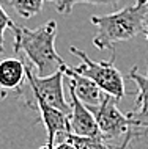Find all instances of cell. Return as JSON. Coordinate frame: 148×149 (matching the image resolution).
Returning a JSON list of instances; mask_svg holds the SVG:
<instances>
[{"label":"cell","instance_id":"1","mask_svg":"<svg viewBox=\"0 0 148 149\" xmlns=\"http://www.w3.org/2000/svg\"><path fill=\"white\" fill-rule=\"evenodd\" d=\"M10 30L14 35L13 50L22 52L30 61L38 77H47L65 66L63 58L55 49L57 22L49 21L38 29H29L13 21Z\"/></svg>","mask_w":148,"mask_h":149},{"label":"cell","instance_id":"2","mask_svg":"<svg viewBox=\"0 0 148 149\" xmlns=\"http://www.w3.org/2000/svg\"><path fill=\"white\" fill-rule=\"evenodd\" d=\"M148 16V0H135L118 11L104 16H93L90 22L96 27L93 44L99 50L115 49V44L143 33L145 21Z\"/></svg>","mask_w":148,"mask_h":149},{"label":"cell","instance_id":"3","mask_svg":"<svg viewBox=\"0 0 148 149\" xmlns=\"http://www.w3.org/2000/svg\"><path fill=\"white\" fill-rule=\"evenodd\" d=\"M69 52L81 60V64L73 68L77 74L90 79L99 86V90H102L106 94L114 96L118 100L126 96L125 79L114 64L115 58H117V49L112 50V58L109 61H93L83 50L74 46L69 47Z\"/></svg>","mask_w":148,"mask_h":149},{"label":"cell","instance_id":"4","mask_svg":"<svg viewBox=\"0 0 148 149\" xmlns=\"http://www.w3.org/2000/svg\"><path fill=\"white\" fill-rule=\"evenodd\" d=\"M63 68L60 71L54 72V74L47 75V77H38L35 74L32 64H27V83H29V90L32 91L33 96H38L47 105L69 115L71 107L66 102L65 94H63V79H65Z\"/></svg>","mask_w":148,"mask_h":149},{"label":"cell","instance_id":"5","mask_svg":"<svg viewBox=\"0 0 148 149\" xmlns=\"http://www.w3.org/2000/svg\"><path fill=\"white\" fill-rule=\"evenodd\" d=\"M117 102L118 99H115L114 96L104 94L101 104L90 110L106 141L118 140L131 130V121L126 113H121L118 110Z\"/></svg>","mask_w":148,"mask_h":149},{"label":"cell","instance_id":"6","mask_svg":"<svg viewBox=\"0 0 148 149\" xmlns=\"http://www.w3.org/2000/svg\"><path fill=\"white\" fill-rule=\"evenodd\" d=\"M128 79L137 85V108L128 111L126 116L131 121V130L128 136L133 138H142L148 135V77L139 72V68L134 66L128 72Z\"/></svg>","mask_w":148,"mask_h":149},{"label":"cell","instance_id":"7","mask_svg":"<svg viewBox=\"0 0 148 149\" xmlns=\"http://www.w3.org/2000/svg\"><path fill=\"white\" fill-rule=\"evenodd\" d=\"M69 97H71L69 102L71 111L68 115V132L79 136H96V138L104 140L93 113L79 100V97L74 94V91L71 88H69Z\"/></svg>","mask_w":148,"mask_h":149},{"label":"cell","instance_id":"8","mask_svg":"<svg viewBox=\"0 0 148 149\" xmlns=\"http://www.w3.org/2000/svg\"><path fill=\"white\" fill-rule=\"evenodd\" d=\"M33 100L35 102L32 108H38L39 110V118H41L47 132V141L39 149H52L55 144V138L58 135L63 136L68 132V115L57 110V108L47 105L44 100L38 97V96H33Z\"/></svg>","mask_w":148,"mask_h":149},{"label":"cell","instance_id":"9","mask_svg":"<svg viewBox=\"0 0 148 149\" xmlns=\"http://www.w3.org/2000/svg\"><path fill=\"white\" fill-rule=\"evenodd\" d=\"M65 71V77H68V88L74 91V94L79 97V100L85 105L88 110L98 107L101 104V100L104 97V93L102 90H99V86L95 82H91L90 79L83 77V75L77 74L73 68H69L66 64L63 68Z\"/></svg>","mask_w":148,"mask_h":149},{"label":"cell","instance_id":"10","mask_svg":"<svg viewBox=\"0 0 148 149\" xmlns=\"http://www.w3.org/2000/svg\"><path fill=\"white\" fill-rule=\"evenodd\" d=\"M27 82V64L19 58H5L0 61V86L3 90H13L19 94L24 93Z\"/></svg>","mask_w":148,"mask_h":149},{"label":"cell","instance_id":"11","mask_svg":"<svg viewBox=\"0 0 148 149\" xmlns=\"http://www.w3.org/2000/svg\"><path fill=\"white\" fill-rule=\"evenodd\" d=\"M63 138L68 140L69 143H73L76 149H126L125 144L110 146L102 138H96V136H79V135L69 134V132H66L63 135Z\"/></svg>","mask_w":148,"mask_h":149},{"label":"cell","instance_id":"12","mask_svg":"<svg viewBox=\"0 0 148 149\" xmlns=\"http://www.w3.org/2000/svg\"><path fill=\"white\" fill-rule=\"evenodd\" d=\"M6 5H10L21 17L30 19L41 13L44 0H6Z\"/></svg>","mask_w":148,"mask_h":149},{"label":"cell","instance_id":"13","mask_svg":"<svg viewBox=\"0 0 148 149\" xmlns=\"http://www.w3.org/2000/svg\"><path fill=\"white\" fill-rule=\"evenodd\" d=\"M55 6L60 14H71L73 8L77 3H90V5H117L120 0H47Z\"/></svg>","mask_w":148,"mask_h":149},{"label":"cell","instance_id":"14","mask_svg":"<svg viewBox=\"0 0 148 149\" xmlns=\"http://www.w3.org/2000/svg\"><path fill=\"white\" fill-rule=\"evenodd\" d=\"M11 24H13V19L6 14V11L0 3V54H3V36H5L6 29L11 27Z\"/></svg>","mask_w":148,"mask_h":149},{"label":"cell","instance_id":"15","mask_svg":"<svg viewBox=\"0 0 148 149\" xmlns=\"http://www.w3.org/2000/svg\"><path fill=\"white\" fill-rule=\"evenodd\" d=\"M52 149H76V146L73 143H69L68 140H63L62 143H58V144H54V148Z\"/></svg>","mask_w":148,"mask_h":149},{"label":"cell","instance_id":"16","mask_svg":"<svg viewBox=\"0 0 148 149\" xmlns=\"http://www.w3.org/2000/svg\"><path fill=\"white\" fill-rule=\"evenodd\" d=\"M143 35H145L147 42H148V16H147V21H145V29H143ZM147 77H148V72H147Z\"/></svg>","mask_w":148,"mask_h":149},{"label":"cell","instance_id":"17","mask_svg":"<svg viewBox=\"0 0 148 149\" xmlns=\"http://www.w3.org/2000/svg\"><path fill=\"white\" fill-rule=\"evenodd\" d=\"M5 97H6V90H3V88L0 86V100L5 99Z\"/></svg>","mask_w":148,"mask_h":149},{"label":"cell","instance_id":"18","mask_svg":"<svg viewBox=\"0 0 148 149\" xmlns=\"http://www.w3.org/2000/svg\"><path fill=\"white\" fill-rule=\"evenodd\" d=\"M2 2H3V0H0V3H2ZM5 3H6V0H5Z\"/></svg>","mask_w":148,"mask_h":149}]
</instances>
